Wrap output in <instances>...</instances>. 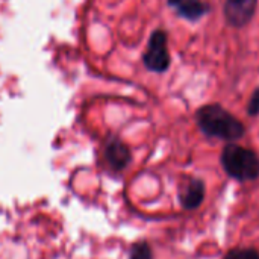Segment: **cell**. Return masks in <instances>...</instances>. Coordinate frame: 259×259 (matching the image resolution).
<instances>
[{
    "label": "cell",
    "instance_id": "6da1fadb",
    "mask_svg": "<svg viewBox=\"0 0 259 259\" xmlns=\"http://www.w3.org/2000/svg\"><path fill=\"white\" fill-rule=\"evenodd\" d=\"M196 123L202 134L225 141H237L244 137V124L219 103H208L196 111Z\"/></svg>",
    "mask_w": 259,
    "mask_h": 259
},
{
    "label": "cell",
    "instance_id": "7a4b0ae2",
    "mask_svg": "<svg viewBox=\"0 0 259 259\" xmlns=\"http://www.w3.org/2000/svg\"><path fill=\"white\" fill-rule=\"evenodd\" d=\"M220 161L225 171L238 182L259 178V156L250 149L231 143L222 150Z\"/></svg>",
    "mask_w": 259,
    "mask_h": 259
},
{
    "label": "cell",
    "instance_id": "3957f363",
    "mask_svg": "<svg viewBox=\"0 0 259 259\" xmlns=\"http://www.w3.org/2000/svg\"><path fill=\"white\" fill-rule=\"evenodd\" d=\"M143 62L149 71L153 73H165L170 68L171 58L168 52V36L162 29H156L152 32L147 49L143 55Z\"/></svg>",
    "mask_w": 259,
    "mask_h": 259
},
{
    "label": "cell",
    "instance_id": "277c9868",
    "mask_svg": "<svg viewBox=\"0 0 259 259\" xmlns=\"http://www.w3.org/2000/svg\"><path fill=\"white\" fill-rule=\"evenodd\" d=\"M256 6L258 0H226L223 5V14L232 27L240 29L252 21Z\"/></svg>",
    "mask_w": 259,
    "mask_h": 259
},
{
    "label": "cell",
    "instance_id": "5b68a950",
    "mask_svg": "<svg viewBox=\"0 0 259 259\" xmlns=\"http://www.w3.org/2000/svg\"><path fill=\"white\" fill-rule=\"evenodd\" d=\"M105 158H106V161L112 170L121 171L129 165L132 155H131L129 147L121 140L111 138L105 147Z\"/></svg>",
    "mask_w": 259,
    "mask_h": 259
},
{
    "label": "cell",
    "instance_id": "8992f818",
    "mask_svg": "<svg viewBox=\"0 0 259 259\" xmlns=\"http://www.w3.org/2000/svg\"><path fill=\"white\" fill-rule=\"evenodd\" d=\"M205 199V184L200 179H190L188 184L181 190L179 200L185 209H196Z\"/></svg>",
    "mask_w": 259,
    "mask_h": 259
},
{
    "label": "cell",
    "instance_id": "52a82bcc",
    "mask_svg": "<svg viewBox=\"0 0 259 259\" xmlns=\"http://www.w3.org/2000/svg\"><path fill=\"white\" fill-rule=\"evenodd\" d=\"M175 11L178 17L196 23L211 12V5L205 0H182L175 6Z\"/></svg>",
    "mask_w": 259,
    "mask_h": 259
},
{
    "label": "cell",
    "instance_id": "ba28073f",
    "mask_svg": "<svg viewBox=\"0 0 259 259\" xmlns=\"http://www.w3.org/2000/svg\"><path fill=\"white\" fill-rule=\"evenodd\" d=\"M129 259H152V249L146 241H140L132 246Z\"/></svg>",
    "mask_w": 259,
    "mask_h": 259
},
{
    "label": "cell",
    "instance_id": "9c48e42d",
    "mask_svg": "<svg viewBox=\"0 0 259 259\" xmlns=\"http://www.w3.org/2000/svg\"><path fill=\"white\" fill-rule=\"evenodd\" d=\"M223 259H259V253L253 249H234Z\"/></svg>",
    "mask_w": 259,
    "mask_h": 259
},
{
    "label": "cell",
    "instance_id": "30bf717a",
    "mask_svg": "<svg viewBox=\"0 0 259 259\" xmlns=\"http://www.w3.org/2000/svg\"><path fill=\"white\" fill-rule=\"evenodd\" d=\"M247 114L250 117H256L259 115V87L253 91V94L250 96L249 99V103H247Z\"/></svg>",
    "mask_w": 259,
    "mask_h": 259
},
{
    "label": "cell",
    "instance_id": "8fae6325",
    "mask_svg": "<svg viewBox=\"0 0 259 259\" xmlns=\"http://www.w3.org/2000/svg\"><path fill=\"white\" fill-rule=\"evenodd\" d=\"M181 2H182V0H167V3H168L170 6H173V8H175L178 3H181Z\"/></svg>",
    "mask_w": 259,
    "mask_h": 259
}]
</instances>
